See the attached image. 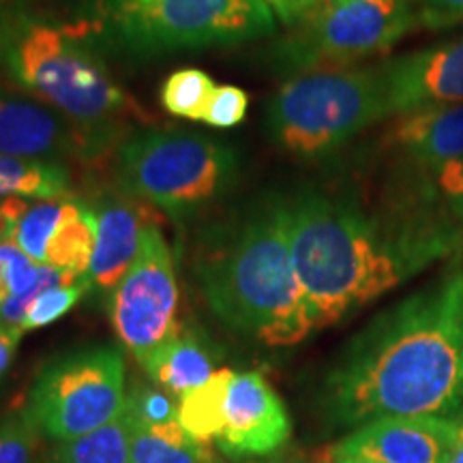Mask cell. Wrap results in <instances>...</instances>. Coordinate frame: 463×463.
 I'll use <instances>...</instances> for the list:
<instances>
[{
  "label": "cell",
  "mask_w": 463,
  "mask_h": 463,
  "mask_svg": "<svg viewBox=\"0 0 463 463\" xmlns=\"http://www.w3.org/2000/svg\"><path fill=\"white\" fill-rule=\"evenodd\" d=\"M292 262L316 331L373 303L463 249L442 208L389 200L369 215L354 200L307 189L286 200Z\"/></svg>",
  "instance_id": "cell-1"
},
{
  "label": "cell",
  "mask_w": 463,
  "mask_h": 463,
  "mask_svg": "<svg viewBox=\"0 0 463 463\" xmlns=\"http://www.w3.org/2000/svg\"><path fill=\"white\" fill-rule=\"evenodd\" d=\"M461 403L463 269L375 317L324 382V408L341 425L450 416Z\"/></svg>",
  "instance_id": "cell-2"
},
{
  "label": "cell",
  "mask_w": 463,
  "mask_h": 463,
  "mask_svg": "<svg viewBox=\"0 0 463 463\" xmlns=\"http://www.w3.org/2000/svg\"><path fill=\"white\" fill-rule=\"evenodd\" d=\"M215 234L198 262L211 309L230 328L270 347L309 337L316 328L292 262L286 200L258 202Z\"/></svg>",
  "instance_id": "cell-3"
},
{
  "label": "cell",
  "mask_w": 463,
  "mask_h": 463,
  "mask_svg": "<svg viewBox=\"0 0 463 463\" xmlns=\"http://www.w3.org/2000/svg\"><path fill=\"white\" fill-rule=\"evenodd\" d=\"M5 62L15 84L92 133L103 136L133 112V101L108 71L86 24L20 15L9 24Z\"/></svg>",
  "instance_id": "cell-4"
},
{
  "label": "cell",
  "mask_w": 463,
  "mask_h": 463,
  "mask_svg": "<svg viewBox=\"0 0 463 463\" xmlns=\"http://www.w3.org/2000/svg\"><path fill=\"white\" fill-rule=\"evenodd\" d=\"M275 20L260 0H92L84 24L97 43L150 58L269 37Z\"/></svg>",
  "instance_id": "cell-5"
},
{
  "label": "cell",
  "mask_w": 463,
  "mask_h": 463,
  "mask_svg": "<svg viewBox=\"0 0 463 463\" xmlns=\"http://www.w3.org/2000/svg\"><path fill=\"white\" fill-rule=\"evenodd\" d=\"M391 116L395 112L378 62L292 78L266 106V131L294 157L317 159Z\"/></svg>",
  "instance_id": "cell-6"
},
{
  "label": "cell",
  "mask_w": 463,
  "mask_h": 463,
  "mask_svg": "<svg viewBox=\"0 0 463 463\" xmlns=\"http://www.w3.org/2000/svg\"><path fill=\"white\" fill-rule=\"evenodd\" d=\"M120 181L137 198L184 219L236 184L239 157L228 144L183 129L133 133L118 148Z\"/></svg>",
  "instance_id": "cell-7"
},
{
  "label": "cell",
  "mask_w": 463,
  "mask_h": 463,
  "mask_svg": "<svg viewBox=\"0 0 463 463\" xmlns=\"http://www.w3.org/2000/svg\"><path fill=\"white\" fill-rule=\"evenodd\" d=\"M416 26V0H335L289 28L270 62L297 75L358 67L386 54Z\"/></svg>",
  "instance_id": "cell-8"
},
{
  "label": "cell",
  "mask_w": 463,
  "mask_h": 463,
  "mask_svg": "<svg viewBox=\"0 0 463 463\" xmlns=\"http://www.w3.org/2000/svg\"><path fill=\"white\" fill-rule=\"evenodd\" d=\"M125 403L123 356L112 345H92L45 364L24 410L39 431L67 442L120 419Z\"/></svg>",
  "instance_id": "cell-9"
},
{
  "label": "cell",
  "mask_w": 463,
  "mask_h": 463,
  "mask_svg": "<svg viewBox=\"0 0 463 463\" xmlns=\"http://www.w3.org/2000/svg\"><path fill=\"white\" fill-rule=\"evenodd\" d=\"M178 288L170 247L155 223L146 225L140 251L112 289L109 317L120 344L144 364L178 333Z\"/></svg>",
  "instance_id": "cell-10"
},
{
  "label": "cell",
  "mask_w": 463,
  "mask_h": 463,
  "mask_svg": "<svg viewBox=\"0 0 463 463\" xmlns=\"http://www.w3.org/2000/svg\"><path fill=\"white\" fill-rule=\"evenodd\" d=\"M289 433L292 420L273 386L258 372H232L219 449L230 457L270 455L288 442Z\"/></svg>",
  "instance_id": "cell-11"
},
{
  "label": "cell",
  "mask_w": 463,
  "mask_h": 463,
  "mask_svg": "<svg viewBox=\"0 0 463 463\" xmlns=\"http://www.w3.org/2000/svg\"><path fill=\"white\" fill-rule=\"evenodd\" d=\"M463 436V420L450 416H384L364 422L337 453L378 463H449Z\"/></svg>",
  "instance_id": "cell-12"
},
{
  "label": "cell",
  "mask_w": 463,
  "mask_h": 463,
  "mask_svg": "<svg viewBox=\"0 0 463 463\" xmlns=\"http://www.w3.org/2000/svg\"><path fill=\"white\" fill-rule=\"evenodd\" d=\"M392 112L463 103V34L382 62Z\"/></svg>",
  "instance_id": "cell-13"
},
{
  "label": "cell",
  "mask_w": 463,
  "mask_h": 463,
  "mask_svg": "<svg viewBox=\"0 0 463 463\" xmlns=\"http://www.w3.org/2000/svg\"><path fill=\"white\" fill-rule=\"evenodd\" d=\"M384 146L410 170L433 174L463 157V103L392 116Z\"/></svg>",
  "instance_id": "cell-14"
},
{
  "label": "cell",
  "mask_w": 463,
  "mask_h": 463,
  "mask_svg": "<svg viewBox=\"0 0 463 463\" xmlns=\"http://www.w3.org/2000/svg\"><path fill=\"white\" fill-rule=\"evenodd\" d=\"M73 150H92L54 108L33 99L0 95V155L17 159L56 161Z\"/></svg>",
  "instance_id": "cell-15"
},
{
  "label": "cell",
  "mask_w": 463,
  "mask_h": 463,
  "mask_svg": "<svg viewBox=\"0 0 463 463\" xmlns=\"http://www.w3.org/2000/svg\"><path fill=\"white\" fill-rule=\"evenodd\" d=\"M92 211L97 219V239L86 279L90 288L112 292L140 251L142 234L150 222L131 200L103 198Z\"/></svg>",
  "instance_id": "cell-16"
},
{
  "label": "cell",
  "mask_w": 463,
  "mask_h": 463,
  "mask_svg": "<svg viewBox=\"0 0 463 463\" xmlns=\"http://www.w3.org/2000/svg\"><path fill=\"white\" fill-rule=\"evenodd\" d=\"M142 367L161 389L181 399L213 378L215 356L200 337L178 328V333L167 339Z\"/></svg>",
  "instance_id": "cell-17"
},
{
  "label": "cell",
  "mask_w": 463,
  "mask_h": 463,
  "mask_svg": "<svg viewBox=\"0 0 463 463\" xmlns=\"http://www.w3.org/2000/svg\"><path fill=\"white\" fill-rule=\"evenodd\" d=\"M97 219L90 204L65 198L58 222L45 245V266L86 277L95 251Z\"/></svg>",
  "instance_id": "cell-18"
},
{
  "label": "cell",
  "mask_w": 463,
  "mask_h": 463,
  "mask_svg": "<svg viewBox=\"0 0 463 463\" xmlns=\"http://www.w3.org/2000/svg\"><path fill=\"white\" fill-rule=\"evenodd\" d=\"M129 422L131 463H215L208 444L198 442L178 422L142 425L125 410Z\"/></svg>",
  "instance_id": "cell-19"
},
{
  "label": "cell",
  "mask_w": 463,
  "mask_h": 463,
  "mask_svg": "<svg viewBox=\"0 0 463 463\" xmlns=\"http://www.w3.org/2000/svg\"><path fill=\"white\" fill-rule=\"evenodd\" d=\"M69 172L56 161L17 159L0 155V198H65Z\"/></svg>",
  "instance_id": "cell-20"
},
{
  "label": "cell",
  "mask_w": 463,
  "mask_h": 463,
  "mask_svg": "<svg viewBox=\"0 0 463 463\" xmlns=\"http://www.w3.org/2000/svg\"><path fill=\"white\" fill-rule=\"evenodd\" d=\"M232 369H219L200 389L178 399V425L198 442L211 444L223 427V402Z\"/></svg>",
  "instance_id": "cell-21"
},
{
  "label": "cell",
  "mask_w": 463,
  "mask_h": 463,
  "mask_svg": "<svg viewBox=\"0 0 463 463\" xmlns=\"http://www.w3.org/2000/svg\"><path fill=\"white\" fill-rule=\"evenodd\" d=\"M54 463H131L129 422L125 412L101 430L58 442Z\"/></svg>",
  "instance_id": "cell-22"
},
{
  "label": "cell",
  "mask_w": 463,
  "mask_h": 463,
  "mask_svg": "<svg viewBox=\"0 0 463 463\" xmlns=\"http://www.w3.org/2000/svg\"><path fill=\"white\" fill-rule=\"evenodd\" d=\"M215 82L202 69H181L174 71L161 86V106L167 114L187 120H204Z\"/></svg>",
  "instance_id": "cell-23"
},
{
  "label": "cell",
  "mask_w": 463,
  "mask_h": 463,
  "mask_svg": "<svg viewBox=\"0 0 463 463\" xmlns=\"http://www.w3.org/2000/svg\"><path fill=\"white\" fill-rule=\"evenodd\" d=\"M89 289L92 288L86 277L82 281L71 283V286H56V288L45 289L43 294H39V297L33 300L31 309H28V314L20 328L24 333H28V331H34V328L50 326V324L61 320L67 311H71V307H75V303H78Z\"/></svg>",
  "instance_id": "cell-24"
},
{
  "label": "cell",
  "mask_w": 463,
  "mask_h": 463,
  "mask_svg": "<svg viewBox=\"0 0 463 463\" xmlns=\"http://www.w3.org/2000/svg\"><path fill=\"white\" fill-rule=\"evenodd\" d=\"M37 277L39 264H34L14 239L0 242V305L9 297L28 292L37 283Z\"/></svg>",
  "instance_id": "cell-25"
},
{
  "label": "cell",
  "mask_w": 463,
  "mask_h": 463,
  "mask_svg": "<svg viewBox=\"0 0 463 463\" xmlns=\"http://www.w3.org/2000/svg\"><path fill=\"white\" fill-rule=\"evenodd\" d=\"M37 433L26 410L9 414L0 422V463H33Z\"/></svg>",
  "instance_id": "cell-26"
},
{
  "label": "cell",
  "mask_w": 463,
  "mask_h": 463,
  "mask_svg": "<svg viewBox=\"0 0 463 463\" xmlns=\"http://www.w3.org/2000/svg\"><path fill=\"white\" fill-rule=\"evenodd\" d=\"M125 410L142 425H170L178 422V399H172L165 389L136 386L127 395Z\"/></svg>",
  "instance_id": "cell-27"
},
{
  "label": "cell",
  "mask_w": 463,
  "mask_h": 463,
  "mask_svg": "<svg viewBox=\"0 0 463 463\" xmlns=\"http://www.w3.org/2000/svg\"><path fill=\"white\" fill-rule=\"evenodd\" d=\"M247 106L249 97L245 90L239 89V86L222 84L213 92L202 123L217 127V129H232V127H236L245 118Z\"/></svg>",
  "instance_id": "cell-28"
},
{
  "label": "cell",
  "mask_w": 463,
  "mask_h": 463,
  "mask_svg": "<svg viewBox=\"0 0 463 463\" xmlns=\"http://www.w3.org/2000/svg\"><path fill=\"white\" fill-rule=\"evenodd\" d=\"M431 183L442 204L447 206L449 215L455 219V223L463 232V157L450 161V164L433 172Z\"/></svg>",
  "instance_id": "cell-29"
},
{
  "label": "cell",
  "mask_w": 463,
  "mask_h": 463,
  "mask_svg": "<svg viewBox=\"0 0 463 463\" xmlns=\"http://www.w3.org/2000/svg\"><path fill=\"white\" fill-rule=\"evenodd\" d=\"M419 26L442 31L463 24V0H419Z\"/></svg>",
  "instance_id": "cell-30"
},
{
  "label": "cell",
  "mask_w": 463,
  "mask_h": 463,
  "mask_svg": "<svg viewBox=\"0 0 463 463\" xmlns=\"http://www.w3.org/2000/svg\"><path fill=\"white\" fill-rule=\"evenodd\" d=\"M260 3H264L266 7L273 11L277 20L283 22L286 26L298 24L303 17L317 7L314 0H260Z\"/></svg>",
  "instance_id": "cell-31"
},
{
  "label": "cell",
  "mask_w": 463,
  "mask_h": 463,
  "mask_svg": "<svg viewBox=\"0 0 463 463\" xmlns=\"http://www.w3.org/2000/svg\"><path fill=\"white\" fill-rule=\"evenodd\" d=\"M24 331L17 326H0V378L7 372L11 361H14L17 345Z\"/></svg>",
  "instance_id": "cell-32"
},
{
  "label": "cell",
  "mask_w": 463,
  "mask_h": 463,
  "mask_svg": "<svg viewBox=\"0 0 463 463\" xmlns=\"http://www.w3.org/2000/svg\"><path fill=\"white\" fill-rule=\"evenodd\" d=\"M335 463H378V461H373V459H367V457H363V455H350V453H337V450H335Z\"/></svg>",
  "instance_id": "cell-33"
},
{
  "label": "cell",
  "mask_w": 463,
  "mask_h": 463,
  "mask_svg": "<svg viewBox=\"0 0 463 463\" xmlns=\"http://www.w3.org/2000/svg\"><path fill=\"white\" fill-rule=\"evenodd\" d=\"M7 33L9 24L0 17V62H5V52H7Z\"/></svg>",
  "instance_id": "cell-34"
},
{
  "label": "cell",
  "mask_w": 463,
  "mask_h": 463,
  "mask_svg": "<svg viewBox=\"0 0 463 463\" xmlns=\"http://www.w3.org/2000/svg\"><path fill=\"white\" fill-rule=\"evenodd\" d=\"M449 463H463V436L459 439V444H457V449L453 450V455H450Z\"/></svg>",
  "instance_id": "cell-35"
},
{
  "label": "cell",
  "mask_w": 463,
  "mask_h": 463,
  "mask_svg": "<svg viewBox=\"0 0 463 463\" xmlns=\"http://www.w3.org/2000/svg\"><path fill=\"white\" fill-rule=\"evenodd\" d=\"M277 463H320V461L307 459V457H286V459H279Z\"/></svg>",
  "instance_id": "cell-36"
},
{
  "label": "cell",
  "mask_w": 463,
  "mask_h": 463,
  "mask_svg": "<svg viewBox=\"0 0 463 463\" xmlns=\"http://www.w3.org/2000/svg\"><path fill=\"white\" fill-rule=\"evenodd\" d=\"M317 7H322V5H328V3H335V0H314Z\"/></svg>",
  "instance_id": "cell-37"
},
{
  "label": "cell",
  "mask_w": 463,
  "mask_h": 463,
  "mask_svg": "<svg viewBox=\"0 0 463 463\" xmlns=\"http://www.w3.org/2000/svg\"><path fill=\"white\" fill-rule=\"evenodd\" d=\"M416 7H419V0H416Z\"/></svg>",
  "instance_id": "cell-38"
},
{
  "label": "cell",
  "mask_w": 463,
  "mask_h": 463,
  "mask_svg": "<svg viewBox=\"0 0 463 463\" xmlns=\"http://www.w3.org/2000/svg\"><path fill=\"white\" fill-rule=\"evenodd\" d=\"M215 463H222V461H215Z\"/></svg>",
  "instance_id": "cell-39"
},
{
  "label": "cell",
  "mask_w": 463,
  "mask_h": 463,
  "mask_svg": "<svg viewBox=\"0 0 463 463\" xmlns=\"http://www.w3.org/2000/svg\"><path fill=\"white\" fill-rule=\"evenodd\" d=\"M0 200H3V198H0Z\"/></svg>",
  "instance_id": "cell-40"
}]
</instances>
